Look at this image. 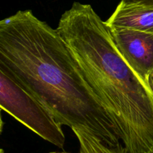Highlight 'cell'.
Segmentation results:
<instances>
[{
	"label": "cell",
	"instance_id": "obj_2",
	"mask_svg": "<svg viewBox=\"0 0 153 153\" xmlns=\"http://www.w3.org/2000/svg\"><path fill=\"white\" fill-rule=\"evenodd\" d=\"M56 30L120 134L128 153H153V92L121 56L92 6L75 1Z\"/></svg>",
	"mask_w": 153,
	"mask_h": 153
},
{
	"label": "cell",
	"instance_id": "obj_1",
	"mask_svg": "<svg viewBox=\"0 0 153 153\" xmlns=\"http://www.w3.org/2000/svg\"><path fill=\"white\" fill-rule=\"evenodd\" d=\"M0 70L37 99L80 143V153L119 148L120 134L58 31L19 10L0 21Z\"/></svg>",
	"mask_w": 153,
	"mask_h": 153
},
{
	"label": "cell",
	"instance_id": "obj_6",
	"mask_svg": "<svg viewBox=\"0 0 153 153\" xmlns=\"http://www.w3.org/2000/svg\"><path fill=\"white\" fill-rule=\"evenodd\" d=\"M125 1H131V2H137L140 3V4L153 6V0H125Z\"/></svg>",
	"mask_w": 153,
	"mask_h": 153
},
{
	"label": "cell",
	"instance_id": "obj_8",
	"mask_svg": "<svg viewBox=\"0 0 153 153\" xmlns=\"http://www.w3.org/2000/svg\"><path fill=\"white\" fill-rule=\"evenodd\" d=\"M0 153H4V151L2 149H1V150H0Z\"/></svg>",
	"mask_w": 153,
	"mask_h": 153
},
{
	"label": "cell",
	"instance_id": "obj_4",
	"mask_svg": "<svg viewBox=\"0 0 153 153\" xmlns=\"http://www.w3.org/2000/svg\"><path fill=\"white\" fill-rule=\"evenodd\" d=\"M109 29L121 56L149 86V76L153 73V34L126 28Z\"/></svg>",
	"mask_w": 153,
	"mask_h": 153
},
{
	"label": "cell",
	"instance_id": "obj_7",
	"mask_svg": "<svg viewBox=\"0 0 153 153\" xmlns=\"http://www.w3.org/2000/svg\"><path fill=\"white\" fill-rule=\"evenodd\" d=\"M49 153H70V152H49Z\"/></svg>",
	"mask_w": 153,
	"mask_h": 153
},
{
	"label": "cell",
	"instance_id": "obj_5",
	"mask_svg": "<svg viewBox=\"0 0 153 153\" xmlns=\"http://www.w3.org/2000/svg\"><path fill=\"white\" fill-rule=\"evenodd\" d=\"M105 22L110 28H126L153 34V6L121 0Z\"/></svg>",
	"mask_w": 153,
	"mask_h": 153
},
{
	"label": "cell",
	"instance_id": "obj_3",
	"mask_svg": "<svg viewBox=\"0 0 153 153\" xmlns=\"http://www.w3.org/2000/svg\"><path fill=\"white\" fill-rule=\"evenodd\" d=\"M0 108L49 143L63 149L61 126L36 97L0 70Z\"/></svg>",
	"mask_w": 153,
	"mask_h": 153
}]
</instances>
